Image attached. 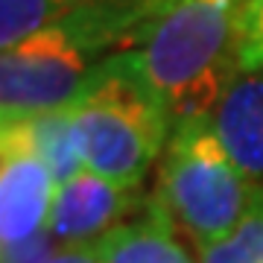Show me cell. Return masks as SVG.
Listing matches in <instances>:
<instances>
[{
	"label": "cell",
	"mask_w": 263,
	"mask_h": 263,
	"mask_svg": "<svg viewBox=\"0 0 263 263\" xmlns=\"http://www.w3.org/2000/svg\"><path fill=\"white\" fill-rule=\"evenodd\" d=\"M243 3L161 0L120 50L164 108L170 132L214 117L240 76Z\"/></svg>",
	"instance_id": "obj_1"
},
{
	"label": "cell",
	"mask_w": 263,
	"mask_h": 263,
	"mask_svg": "<svg viewBox=\"0 0 263 263\" xmlns=\"http://www.w3.org/2000/svg\"><path fill=\"white\" fill-rule=\"evenodd\" d=\"M70 117L85 170L129 190L141 187L170 141L167 114L132 70L126 53L100 62L85 94L70 105Z\"/></svg>",
	"instance_id": "obj_2"
},
{
	"label": "cell",
	"mask_w": 263,
	"mask_h": 263,
	"mask_svg": "<svg viewBox=\"0 0 263 263\" xmlns=\"http://www.w3.org/2000/svg\"><path fill=\"white\" fill-rule=\"evenodd\" d=\"M260 190L222 146L211 117L170 132L152 205L196 249L234 231Z\"/></svg>",
	"instance_id": "obj_3"
},
{
	"label": "cell",
	"mask_w": 263,
	"mask_h": 263,
	"mask_svg": "<svg viewBox=\"0 0 263 263\" xmlns=\"http://www.w3.org/2000/svg\"><path fill=\"white\" fill-rule=\"evenodd\" d=\"M100 62L65 21L0 50V114L18 120L65 111L85 94Z\"/></svg>",
	"instance_id": "obj_4"
},
{
	"label": "cell",
	"mask_w": 263,
	"mask_h": 263,
	"mask_svg": "<svg viewBox=\"0 0 263 263\" xmlns=\"http://www.w3.org/2000/svg\"><path fill=\"white\" fill-rule=\"evenodd\" d=\"M146 202L149 199L138 196V190L120 187L97 173L82 170L56 187L47 234L62 246H94Z\"/></svg>",
	"instance_id": "obj_5"
},
{
	"label": "cell",
	"mask_w": 263,
	"mask_h": 263,
	"mask_svg": "<svg viewBox=\"0 0 263 263\" xmlns=\"http://www.w3.org/2000/svg\"><path fill=\"white\" fill-rule=\"evenodd\" d=\"M3 152V149H0ZM59 181L32 152H3L0 158V249L21 246L47 231Z\"/></svg>",
	"instance_id": "obj_6"
},
{
	"label": "cell",
	"mask_w": 263,
	"mask_h": 263,
	"mask_svg": "<svg viewBox=\"0 0 263 263\" xmlns=\"http://www.w3.org/2000/svg\"><path fill=\"white\" fill-rule=\"evenodd\" d=\"M211 123L231 161L254 187L263 190V67L240 70Z\"/></svg>",
	"instance_id": "obj_7"
},
{
	"label": "cell",
	"mask_w": 263,
	"mask_h": 263,
	"mask_svg": "<svg viewBox=\"0 0 263 263\" xmlns=\"http://www.w3.org/2000/svg\"><path fill=\"white\" fill-rule=\"evenodd\" d=\"M91 249L100 263H193L190 252L179 243L176 228L152 205V199L146 214L117 226Z\"/></svg>",
	"instance_id": "obj_8"
},
{
	"label": "cell",
	"mask_w": 263,
	"mask_h": 263,
	"mask_svg": "<svg viewBox=\"0 0 263 263\" xmlns=\"http://www.w3.org/2000/svg\"><path fill=\"white\" fill-rule=\"evenodd\" d=\"M85 0H0V50H12L56 27Z\"/></svg>",
	"instance_id": "obj_9"
},
{
	"label": "cell",
	"mask_w": 263,
	"mask_h": 263,
	"mask_svg": "<svg viewBox=\"0 0 263 263\" xmlns=\"http://www.w3.org/2000/svg\"><path fill=\"white\" fill-rule=\"evenodd\" d=\"M199 263H263V190L231 234L199 249Z\"/></svg>",
	"instance_id": "obj_10"
},
{
	"label": "cell",
	"mask_w": 263,
	"mask_h": 263,
	"mask_svg": "<svg viewBox=\"0 0 263 263\" xmlns=\"http://www.w3.org/2000/svg\"><path fill=\"white\" fill-rule=\"evenodd\" d=\"M240 65L243 70L263 67V0H246L240 18Z\"/></svg>",
	"instance_id": "obj_11"
},
{
	"label": "cell",
	"mask_w": 263,
	"mask_h": 263,
	"mask_svg": "<svg viewBox=\"0 0 263 263\" xmlns=\"http://www.w3.org/2000/svg\"><path fill=\"white\" fill-rule=\"evenodd\" d=\"M44 263H100L91 246H65L59 254H50Z\"/></svg>",
	"instance_id": "obj_12"
},
{
	"label": "cell",
	"mask_w": 263,
	"mask_h": 263,
	"mask_svg": "<svg viewBox=\"0 0 263 263\" xmlns=\"http://www.w3.org/2000/svg\"><path fill=\"white\" fill-rule=\"evenodd\" d=\"M6 120H12V117H6V114H0V126H3Z\"/></svg>",
	"instance_id": "obj_13"
},
{
	"label": "cell",
	"mask_w": 263,
	"mask_h": 263,
	"mask_svg": "<svg viewBox=\"0 0 263 263\" xmlns=\"http://www.w3.org/2000/svg\"><path fill=\"white\" fill-rule=\"evenodd\" d=\"M219 3H240V0H219Z\"/></svg>",
	"instance_id": "obj_14"
}]
</instances>
